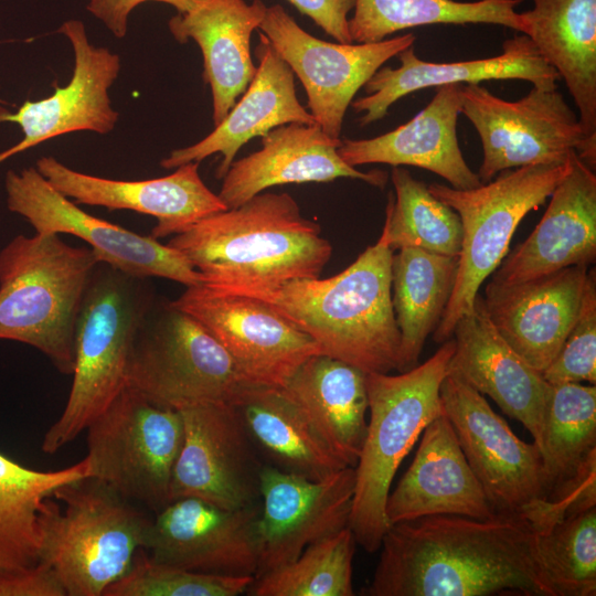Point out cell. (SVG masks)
Listing matches in <instances>:
<instances>
[{"instance_id": "obj_1", "label": "cell", "mask_w": 596, "mask_h": 596, "mask_svg": "<svg viewBox=\"0 0 596 596\" xmlns=\"http://www.w3.org/2000/svg\"><path fill=\"white\" fill-rule=\"evenodd\" d=\"M366 596H555L539 531L523 512L487 519L430 515L392 524L383 535Z\"/></svg>"}, {"instance_id": "obj_2", "label": "cell", "mask_w": 596, "mask_h": 596, "mask_svg": "<svg viewBox=\"0 0 596 596\" xmlns=\"http://www.w3.org/2000/svg\"><path fill=\"white\" fill-rule=\"evenodd\" d=\"M320 225L306 219L288 193L260 192L234 209L211 214L168 245L202 275V283L226 291L276 288L317 278L332 246Z\"/></svg>"}, {"instance_id": "obj_3", "label": "cell", "mask_w": 596, "mask_h": 596, "mask_svg": "<svg viewBox=\"0 0 596 596\" xmlns=\"http://www.w3.org/2000/svg\"><path fill=\"white\" fill-rule=\"evenodd\" d=\"M392 257L382 231L374 245L332 277L292 279L269 290L236 294L269 304L310 336L321 354L366 373H390L397 370L401 344L392 306Z\"/></svg>"}, {"instance_id": "obj_4", "label": "cell", "mask_w": 596, "mask_h": 596, "mask_svg": "<svg viewBox=\"0 0 596 596\" xmlns=\"http://www.w3.org/2000/svg\"><path fill=\"white\" fill-rule=\"evenodd\" d=\"M150 521L130 500L94 477L46 499L39 515V563L65 596H104L145 549Z\"/></svg>"}, {"instance_id": "obj_5", "label": "cell", "mask_w": 596, "mask_h": 596, "mask_svg": "<svg viewBox=\"0 0 596 596\" xmlns=\"http://www.w3.org/2000/svg\"><path fill=\"white\" fill-rule=\"evenodd\" d=\"M98 263L58 234L15 236L0 251V339L34 347L72 374L76 321Z\"/></svg>"}, {"instance_id": "obj_6", "label": "cell", "mask_w": 596, "mask_h": 596, "mask_svg": "<svg viewBox=\"0 0 596 596\" xmlns=\"http://www.w3.org/2000/svg\"><path fill=\"white\" fill-rule=\"evenodd\" d=\"M455 347L450 338L427 361L397 375L366 373L370 418L354 467L349 528L368 552L380 549L390 526L385 504L396 470L427 424L444 413L440 385Z\"/></svg>"}, {"instance_id": "obj_7", "label": "cell", "mask_w": 596, "mask_h": 596, "mask_svg": "<svg viewBox=\"0 0 596 596\" xmlns=\"http://www.w3.org/2000/svg\"><path fill=\"white\" fill-rule=\"evenodd\" d=\"M146 280L96 265L76 321L71 391L43 437V453L55 454L74 440L126 387L132 342L155 300Z\"/></svg>"}, {"instance_id": "obj_8", "label": "cell", "mask_w": 596, "mask_h": 596, "mask_svg": "<svg viewBox=\"0 0 596 596\" xmlns=\"http://www.w3.org/2000/svg\"><path fill=\"white\" fill-rule=\"evenodd\" d=\"M572 155L563 163L501 171L473 189L459 190L440 183L428 185L434 196L458 213L462 225L456 280L434 331L435 342L441 344L453 338L457 321L473 309L480 286L508 254L518 225L529 212L545 203L570 172Z\"/></svg>"}, {"instance_id": "obj_9", "label": "cell", "mask_w": 596, "mask_h": 596, "mask_svg": "<svg viewBox=\"0 0 596 596\" xmlns=\"http://www.w3.org/2000/svg\"><path fill=\"white\" fill-rule=\"evenodd\" d=\"M253 385L220 342L171 301L146 311L134 339L126 386L158 405L181 409L236 404Z\"/></svg>"}, {"instance_id": "obj_10", "label": "cell", "mask_w": 596, "mask_h": 596, "mask_svg": "<svg viewBox=\"0 0 596 596\" xmlns=\"http://www.w3.org/2000/svg\"><path fill=\"white\" fill-rule=\"evenodd\" d=\"M86 432L88 477L155 512L170 502L183 440L178 409L152 403L126 386Z\"/></svg>"}, {"instance_id": "obj_11", "label": "cell", "mask_w": 596, "mask_h": 596, "mask_svg": "<svg viewBox=\"0 0 596 596\" xmlns=\"http://www.w3.org/2000/svg\"><path fill=\"white\" fill-rule=\"evenodd\" d=\"M461 114L482 143V183L504 170L566 162L573 152L595 170L596 146L588 142L578 116L557 88L533 86L510 102L480 84H461Z\"/></svg>"}, {"instance_id": "obj_12", "label": "cell", "mask_w": 596, "mask_h": 596, "mask_svg": "<svg viewBox=\"0 0 596 596\" xmlns=\"http://www.w3.org/2000/svg\"><path fill=\"white\" fill-rule=\"evenodd\" d=\"M4 185L8 209L24 217L35 233L78 237L99 262L130 276L162 277L185 287L202 283V275L177 249L86 213L35 167L8 171Z\"/></svg>"}, {"instance_id": "obj_13", "label": "cell", "mask_w": 596, "mask_h": 596, "mask_svg": "<svg viewBox=\"0 0 596 596\" xmlns=\"http://www.w3.org/2000/svg\"><path fill=\"white\" fill-rule=\"evenodd\" d=\"M171 304L196 319L253 383L283 387L310 356L316 341L269 304L203 283Z\"/></svg>"}, {"instance_id": "obj_14", "label": "cell", "mask_w": 596, "mask_h": 596, "mask_svg": "<svg viewBox=\"0 0 596 596\" xmlns=\"http://www.w3.org/2000/svg\"><path fill=\"white\" fill-rule=\"evenodd\" d=\"M258 30L301 82L316 123L340 138L353 97L390 58L414 45L406 33L372 43H332L312 36L278 3L267 7Z\"/></svg>"}, {"instance_id": "obj_15", "label": "cell", "mask_w": 596, "mask_h": 596, "mask_svg": "<svg viewBox=\"0 0 596 596\" xmlns=\"http://www.w3.org/2000/svg\"><path fill=\"white\" fill-rule=\"evenodd\" d=\"M440 402L461 450L494 513H523L546 499L539 446L521 440L482 394L447 373Z\"/></svg>"}, {"instance_id": "obj_16", "label": "cell", "mask_w": 596, "mask_h": 596, "mask_svg": "<svg viewBox=\"0 0 596 596\" xmlns=\"http://www.w3.org/2000/svg\"><path fill=\"white\" fill-rule=\"evenodd\" d=\"M183 423L170 501L198 498L226 509L259 504L263 460L234 404L204 403L178 409Z\"/></svg>"}, {"instance_id": "obj_17", "label": "cell", "mask_w": 596, "mask_h": 596, "mask_svg": "<svg viewBox=\"0 0 596 596\" xmlns=\"http://www.w3.org/2000/svg\"><path fill=\"white\" fill-rule=\"evenodd\" d=\"M355 470L309 479L263 464L255 578L296 560L310 544L349 526Z\"/></svg>"}, {"instance_id": "obj_18", "label": "cell", "mask_w": 596, "mask_h": 596, "mask_svg": "<svg viewBox=\"0 0 596 596\" xmlns=\"http://www.w3.org/2000/svg\"><path fill=\"white\" fill-rule=\"evenodd\" d=\"M259 510L260 503L226 509L198 498L172 500L150 521L143 550L171 566L255 577Z\"/></svg>"}, {"instance_id": "obj_19", "label": "cell", "mask_w": 596, "mask_h": 596, "mask_svg": "<svg viewBox=\"0 0 596 596\" xmlns=\"http://www.w3.org/2000/svg\"><path fill=\"white\" fill-rule=\"evenodd\" d=\"M72 44L74 68L66 86H55L49 97L25 100L14 113L0 107V124H17L22 139L0 152V163L49 139L74 131H111L119 114L108 91L120 71V57L88 41L79 20L65 21L57 30Z\"/></svg>"}, {"instance_id": "obj_20", "label": "cell", "mask_w": 596, "mask_h": 596, "mask_svg": "<svg viewBox=\"0 0 596 596\" xmlns=\"http://www.w3.org/2000/svg\"><path fill=\"white\" fill-rule=\"evenodd\" d=\"M199 162H189L162 178L125 181L91 175L68 168L54 157L38 159L36 170L75 203L130 210L151 215L155 238L177 235L200 220L227 210L203 182Z\"/></svg>"}, {"instance_id": "obj_21", "label": "cell", "mask_w": 596, "mask_h": 596, "mask_svg": "<svg viewBox=\"0 0 596 596\" xmlns=\"http://www.w3.org/2000/svg\"><path fill=\"white\" fill-rule=\"evenodd\" d=\"M453 337L448 372L521 422L540 448L551 384L501 337L482 296L478 294L473 309L457 321Z\"/></svg>"}, {"instance_id": "obj_22", "label": "cell", "mask_w": 596, "mask_h": 596, "mask_svg": "<svg viewBox=\"0 0 596 596\" xmlns=\"http://www.w3.org/2000/svg\"><path fill=\"white\" fill-rule=\"evenodd\" d=\"M588 266H571L531 280L485 290V307L493 326L532 368L543 372L575 323Z\"/></svg>"}, {"instance_id": "obj_23", "label": "cell", "mask_w": 596, "mask_h": 596, "mask_svg": "<svg viewBox=\"0 0 596 596\" xmlns=\"http://www.w3.org/2000/svg\"><path fill=\"white\" fill-rule=\"evenodd\" d=\"M596 258V174L576 152L530 236L507 254L491 283L512 285Z\"/></svg>"}, {"instance_id": "obj_24", "label": "cell", "mask_w": 596, "mask_h": 596, "mask_svg": "<svg viewBox=\"0 0 596 596\" xmlns=\"http://www.w3.org/2000/svg\"><path fill=\"white\" fill-rule=\"evenodd\" d=\"M340 138L327 135L320 125L290 123L262 137V148L233 161L219 192L226 209H234L275 185L330 182L338 178L362 180L383 188L387 173L362 172L345 163L338 152Z\"/></svg>"}, {"instance_id": "obj_25", "label": "cell", "mask_w": 596, "mask_h": 596, "mask_svg": "<svg viewBox=\"0 0 596 596\" xmlns=\"http://www.w3.org/2000/svg\"><path fill=\"white\" fill-rule=\"evenodd\" d=\"M396 68L381 66L363 86L364 97L352 100L355 113L363 111L365 126L386 116L389 108L413 92L449 84H480L491 79H522L536 88H557L558 74L541 56L525 34L514 35L502 44L499 55L451 63L421 60L412 46L396 55Z\"/></svg>"}, {"instance_id": "obj_26", "label": "cell", "mask_w": 596, "mask_h": 596, "mask_svg": "<svg viewBox=\"0 0 596 596\" xmlns=\"http://www.w3.org/2000/svg\"><path fill=\"white\" fill-rule=\"evenodd\" d=\"M385 514L390 525L430 515L496 514L445 413L424 428L412 464L387 496Z\"/></svg>"}, {"instance_id": "obj_27", "label": "cell", "mask_w": 596, "mask_h": 596, "mask_svg": "<svg viewBox=\"0 0 596 596\" xmlns=\"http://www.w3.org/2000/svg\"><path fill=\"white\" fill-rule=\"evenodd\" d=\"M258 38L254 50L258 66L241 99L206 137L175 149L162 159V168L200 163L214 153H221L222 161L215 175L223 179L241 147L252 138L263 137L285 124H316L313 116L297 98L294 72L260 31Z\"/></svg>"}, {"instance_id": "obj_28", "label": "cell", "mask_w": 596, "mask_h": 596, "mask_svg": "<svg viewBox=\"0 0 596 596\" xmlns=\"http://www.w3.org/2000/svg\"><path fill=\"white\" fill-rule=\"evenodd\" d=\"M459 114L461 84L438 86L428 105L406 124L374 138L343 139L338 152L354 168L368 163L413 166L436 173L454 189H473L482 182L460 150Z\"/></svg>"}, {"instance_id": "obj_29", "label": "cell", "mask_w": 596, "mask_h": 596, "mask_svg": "<svg viewBox=\"0 0 596 596\" xmlns=\"http://www.w3.org/2000/svg\"><path fill=\"white\" fill-rule=\"evenodd\" d=\"M266 10L262 0H198L168 22L178 42L193 40L202 52L214 125L224 119L254 77L251 35L259 28Z\"/></svg>"}, {"instance_id": "obj_30", "label": "cell", "mask_w": 596, "mask_h": 596, "mask_svg": "<svg viewBox=\"0 0 596 596\" xmlns=\"http://www.w3.org/2000/svg\"><path fill=\"white\" fill-rule=\"evenodd\" d=\"M539 531L542 564L555 596L596 594V468L588 467L551 500L528 510Z\"/></svg>"}, {"instance_id": "obj_31", "label": "cell", "mask_w": 596, "mask_h": 596, "mask_svg": "<svg viewBox=\"0 0 596 596\" xmlns=\"http://www.w3.org/2000/svg\"><path fill=\"white\" fill-rule=\"evenodd\" d=\"M523 33L565 82L589 143L596 146V0H530Z\"/></svg>"}, {"instance_id": "obj_32", "label": "cell", "mask_w": 596, "mask_h": 596, "mask_svg": "<svg viewBox=\"0 0 596 596\" xmlns=\"http://www.w3.org/2000/svg\"><path fill=\"white\" fill-rule=\"evenodd\" d=\"M365 377L354 365L315 354L281 387L333 454L353 468L368 427Z\"/></svg>"}, {"instance_id": "obj_33", "label": "cell", "mask_w": 596, "mask_h": 596, "mask_svg": "<svg viewBox=\"0 0 596 596\" xmlns=\"http://www.w3.org/2000/svg\"><path fill=\"white\" fill-rule=\"evenodd\" d=\"M234 405L265 464L315 480L349 467L281 387L253 385Z\"/></svg>"}, {"instance_id": "obj_34", "label": "cell", "mask_w": 596, "mask_h": 596, "mask_svg": "<svg viewBox=\"0 0 596 596\" xmlns=\"http://www.w3.org/2000/svg\"><path fill=\"white\" fill-rule=\"evenodd\" d=\"M392 257V306L401 333L397 371L417 365L427 337L437 328L451 296L458 256L403 247Z\"/></svg>"}, {"instance_id": "obj_35", "label": "cell", "mask_w": 596, "mask_h": 596, "mask_svg": "<svg viewBox=\"0 0 596 596\" xmlns=\"http://www.w3.org/2000/svg\"><path fill=\"white\" fill-rule=\"evenodd\" d=\"M89 476L88 460L57 470L26 467L0 453V573L39 564V515L54 492Z\"/></svg>"}, {"instance_id": "obj_36", "label": "cell", "mask_w": 596, "mask_h": 596, "mask_svg": "<svg viewBox=\"0 0 596 596\" xmlns=\"http://www.w3.org/2000/svg\"><path fill=\"white\" fill-rule=\"evenodd\" d=\"M523 0H355L349 18L353 43H372L416 26L432 24H497L519 32L517 11Z\"/></svg>"}, {"instance_id": "obj_37", "label": "cell", "mask_w": 596, "mask_h": 596, "mask_svg": "<svg viewBox=\"0 0 596 596\" xmlns=\"http://www.w3.org/2000/svg\"><path fill=\"white\" fill-rule=\"evenodd\" d=\"M540 451L547 500L596 454L595 385L551 384Z\"/></svg>"}, {"instance_id": "obj_38", "label": "cell", "mask_w": 596, "mask_h": 596, "mask_svg": "<svg viewBox=\"0 0 596 596\" xmlns=\"http://www.w3.org/2000/svg\"><path fill=\"white\" fill-rule=\"evenodd\" d=\"M391 180L395 196L389 194L383 227L390 248L416 247L459 256L462 225L458 213L402 167H393Z\"/></svg>"}, {"instance_id": "obj_39", "label": "cell", "mask_w": 596, "mask_h": 596, "mask_svg": "<svg viewBox=\"0 0 596 596\" xmlns=\"http://www.w3.org/2000/svg\"><path fill=\"white\" fill-rule=\"evenodd\" d=\"M355 538L349 526L310 544L289 564L254 579L252 596H352Z\"/></svg>"}, {"instance_id": "obj_40", "label": "cell", "mask_w": 596, "mask_h": 596, "mask_svg": "<svg viewBox=\"0 0 596 596\" xmlns=\"http://www.w3.org/2000/svg\"><path fill=\"white\" fill-rule=\"evenodd\" d=\"M254 576H227L190 571L152 561L143 549L129 570L104 596H238Z\"/></svg>"}, {"instance_id": "obj_41", "label": "cell", "mask_w": 596, "mask_h": 596, "mask_svg": "<svg viewBox=\"0 0 596 596\" xmlns=\"http://www.w3.org/2000/svg\"><path fill=\"white\" fill-rule=\"evenodd\" d=\"M550 384L566 382L596 383V277L588 269L586 285L575 323L560 351L542 372Z\"/></svg>"}, {"instance_id": "obj_42", "label": "cell", "mask_w": 596, "mask_h": 596, "mask_svg": "<svg viewBox=\"0 0 596 596\" xmlns=\"http://www.w3.org/2000/svg\"><path fill=\"white\" fill-rule=\"evenodd\" d=\"M301 14L309 17L339 43H353L349 32V13L355 0H287Z\"/></svg>"}, {"instance_id": "obj_43", "label": "cell", "mask_w": 596, "mask_h": 596, "mask_svg": "<svg viewBox=\"0 0 596 596\" xmlns=\"http://www.w3.org/2000/svg\"><path fill=\"white\" fill-rule=\"evenodd\" d=\"M0 596H65L54 573L44 564L17 573H0Z\"/></svg>"}, {"instance_id": "obj_44", "label": "cell", "mask_w": 596, "mask_h": 596, "mask_svg": "<svg viewBox=\"0 0 596 596\" xmlns=\"http://www.w3.org/2000/svg\"><path fill=\"white\" fill-rule=\"evenodd\" d=\"M148 1L169 4L177 13H182L191 9L198 0H89L86 9L120 39L127 33L131 11Z\"/></svg>"}]
</instances>
